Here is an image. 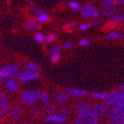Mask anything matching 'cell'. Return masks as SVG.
I'll list each match as a JSON object with an SVG mask.
<instances>
[{
	"mask_svg": "<svg viewBox=\"0 0 124 124\" xmlns=\"http://www.w3.org/2000/svg\"><path fill=\"white\" fill-rule=\"evenodd\" d=\"M69 100V95L65 92H62L59 95H57L56 97V101H57L58 103L60 104H64L65 102H67Z\"/></svg>",
	"mask_w": 124,
	"mask_h": 124,
	"instance_id": "e0dca14e",
	"label": "cell"
},
{
	"mask_svg": "<svg viewBox=\"0 0 124 124\" xmlns=\"http://www.w3.org/2000/svg\"><path fill=\"white\" fill-rule=\"evenodd\" d=\"M116 4H121V5H124V0H116Z\"/></svg>",
	"mask_w": 124,
	"mask_h": 124,
	"instance_id": "f35d334b",
	"label": "cell"
},
{
	"mask_svg": "<svg viewBox=\"0 0 124 124\" xmlns=\"http://www.w3.org/2000/svg\"><path fill=\"white\" fill-rule=\"evenodd\" d=\"M56 38V36L55 34H50V35H48L47 37H44V40H45L46 43L50 44V43H52V42L55 41Z\"/></svg>",
	"mask_w": 124,
	"mask_h": 124,
	"instance_id": "d4e9b609",
	"label": "cell"
},
{
	"mask_svg": "<svg viewBox=\"0 0 124 124\" xmlns=\"http://www.w3.org/2000/svg\"><path fill=\"white\" fill-rule=\"evenodd\" d=\"M56 111V108L55 107V106L50 105V107L47 108V113H48V114L53 115Z\"/></svg>",
	"mask_w": 124,
	"mask_h": 124,
	"instance_id": "f1b7e54d",
	"label": "cell"
},
{
	"mask_svg": "<svg viewBox=\"0 0 124 124\" xmlns=\"http://www.w3.org/2000/svg\"><path fill=\"white\" fill-rule=\"evenodd\" d=\"M59 59H60V53H56V54L52 55L50 60H51V62H53V63H56V62H57L58 61H59Z\"/></svg>",
	"mask_w": 124,
	"mask_h": 124,
	"instance_id": "4316f807",
	"label": "cell"
},
{
	"mask_svg": "<svg viewBox=\"0 0 124 124\" xmlns=\"http://www.w3.org/2000/svg\"><path fill=\"white\" fill-rule=\"evenodd\" d=\"M89 25L86 24V23H85V24H82V25L80 26V30H81V31H87L88 28H89Z\"/></svg>",
	"mask_w": 124,
	"mask_h": 124,
	"instance_id": "d590c367",
	"label": "cell"
},
{
	"mask_svg": "<svg viewBox=\"0 0 124 124\" xmlns=\"http://www.w3.org/2000/svg\"><path fill=\"white\" fill-rule=\"evenodd\" d=\"M61 50V47L60 46H54V47H51L50 49V53L51 55H54V54L59 53Z\"/></svg>",
	"mask_w": 124,
	"mask_h": 124,
	"instance_id": "484cf974",
	"label": "cell"
},
{
	"mask_svg": "<svg viewBox=\"0 0 124 124\" xmlns=\"http://www.w3.org/2000/svg\"><path fill=\"white\" fill-rule=\"evenodd\" d=\"M108 118L114 124H124V101L108 110Z\"/></svg>",
	"mask_w": 124,
	"mask_h": 124,
	"instance_id": "6da1fadb",
	"label": "cell"
},
{
	"mask_svg": "<svg viewBox=\"0 0 124 124\" xmlns=\"http://www.w3.org/2000/svg\"><path fill=\"white\" fill-rule=\"evenodd\" d=\"M90 95L92 97L95 98V99L104 100L106 97H107L108 93H97V92H93V93H91Z\"/></svg>",
	"mask_w": 124,
	"mask_h": 124,
	"instance_id": "ffe728a7",
	"label": "cell"
},
{
	"mask_svg": "<svg viewBox=\"0 0 124 124\" xmlns=\"http://www.w3.org/2000/svg\"><path fill=\"white\" fill-rule=\"evenodd\" d=\"M123 28H124V25H123Z\"/></svg>",
	"mask_w": 124,
	"mask_h": 124,
	"instance_id": "b9f144b4",
	"label": "cell"
},
{
	"mask_svg": "<svg viewBox=\"0 0 124 124\" xmlns=\"http://www.w3.org/2000/svg\"><path fill=\"white\" fill-rule=\"evenodd\" d=\"M122 37V35L120 33H117V32H111L108 35V38L109 39H120Z\"/></svg>",
	"mask_w": 124,
	"mask_h": 124,
	"instance_id": "44dd1931",
	"label": "cell"
},
{
	"mask_svg": "<svg viewBox=\"0 0 124 124\" xmlns=\"http://www.w3.org/2000/svg\"><path fill=\"white\" fill-rule=\"evenodd\" d=\"M25 28H26L28 31H37V30L40 29V24L38 23L37 21H35V20L28 21V22L25 23Z\"/></svg>",
	"mask_w": 124,
	"mask_h": 124,
	"instance_id": "9a60e30c",
	"label": "cell"
},
{
	"mask_svg": "<svg viewBox=\"0 0 124 124\" xmlns=\"http://www.w3.org/2000/svg\"><path fill=\"white\" fill-rule=\"evenodd\" d=\"M38 113H39V108L37 107L32 110V112H31V116H33L34 118H36V117H37V116H38Z\"/></svg>",
	"mask_w": 124,
	"mask_h": 124,
	"instance_id": "4dcf8cb0",
	"label": "cell"
},
{
	"mask_svg": "<svg viewBox=\"0 0 124 124\" xmlns=\"http://www.w3.org/2000/svg\"><path fill=\"white\" fill-rule=\"evenodd\" d=\"M104 16L108 17H114L116 16V11L114 10H105L103 12Z\"/></svg>",
	"mask_w": 124,
	"mask_h": 124,
	"instance_id": "cb8c5ba5",
	"label": "cell"
},
{
	"mask_svg": "<svg viewBox=\"0 0 124 124\" xmlns=\"http://www.w3.org/2000/svg\"><path fill=\"white\" fill-rule=\"evenodd\" d=\"M81 14L84 17H92V18H97L100 16V11L95 9L94 4H88L81 10Z\"/></svg>",
	"mask_w": 124,
	"mask_h": 124,
	"instance_id": "52a82bcc",
	"label": "cell"
},
{
	"mask_svg": "<svg viewBox=\"0 0 124 124\" xmlns=\"http://www.w3.org/2000/svg\"><path fill=\"white\" fill-rule=\"evenodd\" d=\"M24 124H29V123H24Z\"/></svg>",
	"mask_w": 124,
	"mask_h": 124,
	"instance_id": "60d3db41",
	"label": "cell"
},
{
	"mask_svg": "<svg viewBox=\"0 0 124 124\" xmlns=\"http://www.w3.org/2000/svg\"><path fill=\"white\" fill-rule=\"evenodd\" d=\"M21 116V109L18 107H14L10 110V117L14 121H17L19 119Z\"/></svg>",
	"mask_w": 124,
	"mask_h": 124,
	"instance_id": "2e32d148",
	"label": "cell"
},
{
	"mask_svg": "<svg viewBox=\"0 0 124 124\" xmlns=\"http://www.w3.org/2000/svg\"><path fill=\"white\" fill-rule=\"evenodd\" d=\"M18 73L19 68L16 64L10 63L4 67H0V84L6 79L17 77Z\"/></svg>",
	"mask_w": 124,
	"mask_h": 124,
	"instance_id": "7a4b0ae2",
	"label": "cell"
},
{
	"mask_svg": "<svg viewBox=\"0 0 124 124\" xmlns=\"http://www.w3.org/2000/svg\"><path fill=\"white\" fill-rule=\"evenodd\" d=\"M49 20V16H48L46 13H44V14L39 15L38 17H37V21L40 22V23H45Z\"/></svg>",
	"mask_w": 124,
	"mask_h": 124,
	"instance_id": "7402d4cb",
	"label": "cell"
},
{
	"mask_svg": "<svg viewBox=\"0 0 124 124\" xmlns=\"http://www.w3.org/2000/svg\"><path fill=\"white\" fill-rule=\"evenodd\" d=\"M75 26H76V23L75 22H70V23L64 25V29H71V28H73Z\"/></svg>",
	"mask_w": 124,
	"mask_h": 124,
	"instance_id": "836d02e7",
	"label": "cell"
},
{
	"mask_svg": "<svg viewBox=\"0 0 124 124\" xmlns=\"http://www.w3.org/2000/svg\"><path fill=\"white\" fill-rule=\"evenodd\" d=\"M101 7L104 10H113L117 5L116 0H103L101 2Z\"/></svg>",
	"mask_w": 124,
	"mask_h": 124,
	"instance_id": "4fadbf2b",
	"label": "cell"
},
{
	"mask_svg": "<svg viewBox=\"0 0 124 124\" xmlns=\"http://www.w3.org/2000/svg\"><path fill=\"white\" fill-rule=\"evenodd\" d=\"M5 89H6L7 91L11 92V93L17 92V90H18V84H17V81L12 78L8 80L6 82V83H5Z\"/></svg>",
	"mask_w": 124,
	"mask_h": 124,
	"instance_id": "7c38bea8",
	"label": "cell"
},
{
	"mask_svg": "<svg viewBox=\"0 0 124 124\" xmlns=\"http://www.w3.org/2000/svg\"><path fill=\"white\" fill-rule=\"evenodd\" d=\"M115 20H119V21H124V14H119L116 15L114 17Z\"/></svg>",
	"mask_w": 124,
	"mask_h": 124,
	"instance_id": "e575fe53",
	"label": "cell"
},
{
	"mask_svg": "<svg viewBox=\"0 0 124 124\" xmlns=\"http://www.w3.org/2000/svg\"><path fill=\"white\" fill-rule=\"evenodd\" d=\"M120 89H121V90H122V91H124V84H122V85H121V86H120Z\"/></svg>",
	"mask_w": 124,
	"mask_h": 124,
	"instance_id": "ab89813d",
	"label": "cell"
},
{
	"mask_svg": "<svg viewBox=\"0 0 124 124\" xmlns=\"http://www.w3.org/2000/svg\"><path fill=\"white\" fill-rule=\"evenodd\" d=\"M40 99H41L42 103L44 104V105H48L49 102H50V97H49V95L46 92L43 91L40 93Z\"/></svg>",
	"mask_w": 124,
	"mask_h": 124,
	"instance_id": "d6986e66",
	"label": "cell"
},
{
	"mask_svg": "<svg viewBox=\"0 0 124 124\" xmlns=\"http://www.w3.org/2000/svg\"><path fill=\"white\" fill-rule=\"evenodd\" d=\"M17 77V80L20 82L21 83H25L28 82L33 80H38L39 79V76L36 72L31 70H23L22 72L18 73Z\"/></svg>",
	"mask_w": 124,
	"mask_h": 124,
	"instance_id": "8992f818",
	"label": "cell"
},
{
	"mask_svg": "<svg viewBox=\"0 0 124 124\" xmlns=\"http://www.w3.org/2000/svg\"><path fill=\"white\" fill-rule=\"evenodd\" d=\"M44 36L43 35V34H37V35L35 36V39L37 40V42H43L44 40Z\"/></svg>",
	"mask_w": 124,
	"mask_h": 124,
	"instance_id": "f546056e",
	"label": "cell"
},
{
	"mask_svg": "<svg viewBox=\"0 0 124 124\" xmlns=\"http://www.w3.org/2000/svg\"><path fill=\"white\" fill-rule=\"evenodd\" d=\"M69 6H70V8L71 10H77L80 9L81 5L77 2H73V1H71V2H69Z\"/></svg>",
	"mask_w": 124,
	"mask_h": 124,
	"instance_id": "603a6c76",
	"label": "cell"
},
{
	"mask_svg": "<svg viewBox=\"0 0 124 124\" xmlns=\"http://www.w3.org/2000/svg\"><path fill=\"white\" fill-rule=\"evenodd\" d=\"M90 108V105L86 101H78L76 104V111L78 114H83V113L89 112Z\"/></svg>",
	"mask_w": 124,
	"mask_h": 124,
	"instance_id": "30bf717a",
	"label": "cell"
},
{
	"mask_svg": "<svg viewBox=\"0 0 124 124\" xmlns=\"http://www.w3.org/2000/svg\"><path fill=\"white\" fill-rule=\"evenodd\" d=\"M68 91L74 96H84L88 94V91L85 89H73V88H69Z\"/></svg>",
	"mask_w": 124,
	"mask_h": 124,
	"instance_id": "5bb4252c",
	"label": "cell"
},
{
	"mask_svg": "<svg viewBox=\"0 0 124 124\" xmlns=\"http://www.w3.org/2000/svg\"><path fill=\"white\" fill-rule=\"evenodd\" d=\"M25 68H26V70H31V71H33V72H39L41 70H40V67L37 65V64L34 63V62H30V63L26 64L25 65Z\"/></svg>",
	"mask_w": 124,
	"mask_h": 124,
	"instance_id": "ac0fdd59",
	"label": "cell"
},
{
	"mask_svg": "<svg viewBox=\"0 0 124 124\" xmlns=\"http://www.w3.org/2000/svg\"><path fill=\"white\" fill-rule=\"evenodd\" d=\"M90 44V40L89 38H84V39H82L80 42H79V44L81 46H87Z\"/></svg>",
	"mask_w": 124,
	"mask_h": 124,
	"instance_id": "83f0119b",
	"label": "cell"
},
{
	"mask_svg": "<svg viewBox=\"0 0 124 124\" xmlns=\"http://www.w3.org/2000/svg\"><path fill=\"white\" fill-rule=\"evenodd\" d=\"M46 122H56V123H64L66 122V116H61V115H50L46 117Z\"/></svg>",
	"mask_w": 124,
	"mask_h": 124,
	"instance_id": "8fae6325",
	"label": "cell"
},
{
	"mask_svg": "<svg viewBox=\"0 0 124 124\" xmlns=\"http://www.w3.org/2000/svg\"><path fill=\"white\" fill-rule=\"evenodd\" d=\"M10 109V102L6 95L0 92V116H4Z\"/></svg>",
	"mask_w": 124,
	"mask_h": 124,
	"instance_id": "9c48e42d",
	"label": "cell"
},
{
	"mask_svg": "<svg viewBox=\"0 0 124 124\" xmlns=\"http://www.w3.org/2000/svg\"><path fill=\"white\" fill-rule=\"evenodd\" d=\"M71 46H72V43H71V42H68L67 44H64V48H65L66 50H68V49L71 48Z\"/></svg>",
	"mask_w": 124,
	"mask_h": 124,
	"instance_id": "74e56055",
	"label": "cell"
},
{
	"mask_svg": "<svg viewBox=\"0 0 124 124\" xmlns=\"http://www.w3.org/2000/svg\"><path fill=\"white\" fill-rule=\"evenodd\" d=\"M90 112L93 113L95 116H104L105 114L108 113V108L106 104L103 103H97L94 105L93 107L90 108Z\"/></svg>",
	"mask_w": 124,
	"mask_h": 124,
	"instance_id": "ba28073f",
	"label": "cell"
},
{
	"mask_svg": "<svg viewBox=\"0 0 124 124\" xmlns=\"http://www.w3.org/2000/svg\"><path fill=\"white\" fill-rule=\"evenodd\" d=\"M40 93L37 90H24L22 94V101L26 105H32L39 99Z\"/></svg>",
	"mask_w": 124,
	"mask_h": 124,
	"instance_id": "5b68a950",
	"label": "cell"
},
{
	"mask_svg": "<svg viewBox=\"0 0 124 124\" xmlns=\"http://www.w3.org/2000/svg\"><path fill=\"white\" fill-rule=\"evenodd\" d=\"M68 114H69V111H68V109H66V108H61V109L59 110V115H61V116H67Z\"/></svg>",
	"mask_w": 124,
	"mask_h": 124,
	"instance_id": "1f68e13d",
	"label": "cell"
},
{
	"mask_svg": "<svg viewBox=\"0 0 124 124\" xmlns=\"http://www.w3.org/2000/svg\"><path fill=\"white\" fill-rule=\"evenodd\" d=\"M104 101L107 105H109L111 107L119 105L122 101H124V91L116 90L110 92L107 95V97L104 99Z\"/></svg>",
	"mask_w": 124,
	"mask_h": 124,
	"instance_id": "3957f363",
	"label": "cell"
},
{
	"mask_svg": "<svg viewBox=\"0 0 124 124\" xmlns=\"http://www.w3.org/2000/svg\"><path fill=\"white\" fill-rule=\"evenodd\" d=\"M101 23V21H94L92 23H90V26L91 27H95V26H98Z\"/></svg>",
	"mask_w": 124,
	"mask_h": 124,
	"instance_id": "8d00e7d4",
	"label": "cell"
},
{
	"mask_svg": "<svg viewBox=\"0 0 124 124\" xmlns=\"http://www.w3.org/2000/svg\"><path fill=\"white\" fill-rule=\"evenodd\" d=\"M75 124H98V117L91 112L79 114L75 121Z\"/></svg>",
	"mask_w": 124,
	"mask_h": 124,
	"instance_id": "277c9868",
	"label": "cell"
},
{
	"mask_svg": "<svg viewBox=\"0 0 124 124\" xmlns=\"http://www.w3.org/2000/svg\"><path fill=\"white\" fill-rule=\"evenodd\" d=\"M33 12L35 13V14H37V16H39V15H42V14H44V13H45L44 10H40V9H38V8H34Z\"/></svg>",
	"mask_w": 124,
	"mask_h": 124,
	"instance_id": "d6a6232c",
	"label": "cell"
}]
</instances>
